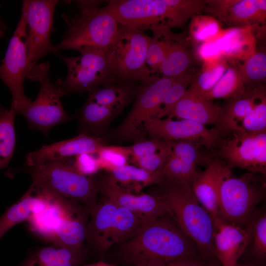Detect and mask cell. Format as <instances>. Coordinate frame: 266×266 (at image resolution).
Listing matches in <instances>:
<instances>
[{"instance_id": "1", "label": "cell", "mask_w": 266, "mask_h": 266, "mask_svg": "<svg viewBox=\"0 0 266 266\" xmlns=\"http://www.w3.org/2000/svg\"><path fill=\"white\" fill-rule=\"evenodd\" d=\"M179 258L203 260L195 243L167 214L146 223L132 237L112 246L103 260L121 266H145Z\"/></svg>"}, {"instance_id": "2", "label": "cell", "mask_w": 266, "mask_h": 266, "mask_svg": "<svg viewBox=\"0 0 266 266\" xmlns=\"http://www.w3.org/2000/svg\"><path fill=\"white\" fill-rule=\"evenodd\" d=\"M148 193L162 201L169 214L196 245L203 260L220 266L214 245V219L199 203L191 188L164 182L152 186Z\"/></svg>"}, {"instance_id": "3", "label": "cell", "mask_w": 266, "mask_h": 266, "mask_svg": "<svg viewBox=\"0 0 266 266\" xmlns=\"http://www.w3.org/2000/svg\"><path fill=\"white\" fill-rule=\"evenodd\" d=\"M101 1L78 0V11L71 14L63 13L61 17L67 29L63 40L56 46L58 50L68 49L79 53L94 49L105 51L113 41L119 24Z\"/></svg>"}, {"instance_id": "4", "label": "cell", "mask_w": 266, "mask_h": 266, "mask_svg": "<svg viewBox=\"0 0 266 266\" xmlns=\"http://www.w3.org/2000/svg\"><path fill=\"white\" fill-rule=\"evenodd\" d=\"M67 159L26 166L19 171L30 174L32 184L78 203L89 214L99 200L100 177L81 174Z\"/></svg>"}, {"instance_id": "5", "label": "cell", "mask_w": 266, "mask_h": 266, "mask_svg": "<svg viewBox=\"0 0 266 266\" xmlns=\"http://www.w3.org/2000/svg\"><path fill=\"white\" fill-rule=\"evenodd\" d=\"M151 37L143 31L119 24L117 34L106 51L112 82H150L153 77L146 65Z\"/></svg>"}, {"instance_id": "6", "label": "cell", "mask_w": 266, "mask_h": 266, "mask_svg": "<svg viewBox=\"0 0 266 266\" xmlns=\"http://www.w3.org/2000/svg\"><path fill=\"white\" fill-rule=\"evenodd\" d=\"M266 193L265 175L248 172L240 177H227L220 188L218 217L227 224L244 227Z\"/></svg>"}, {"instance_id": "7", "label": "cell", "mask_w": 266, "mask_h": 266, "mask_svg": "<svg viewBox=\"0 0 266 266\" xmlns=\"http://www.w3.org/2000/svg\"><path fill=\"white\" fill-rule=\"evenodd\" d=\"M48 62L36 64L26 77L40 84L39 91L33 101L21 113L31 130H36L47 136L53 127L70 119L64 110L61 97L64 93L56 83H51Z\"/></svg>"}, {"instance_id": "8", "label": "cell", "mask_w": 266, "mask_h": 266, "mask_svg": "<svg viewBox=\"0 0 266 266\" xmlns=\"http://www.w3.org/2000/svg\"><path fill=\"white\" fill-rule=\"evenodd\" d=\"M104 6L120 25L142 31L178 27L175 0H112Z\"/></svg>"}, {"instance_id": "9", "label": "cell", "mask_w": 266, "mask_h": 266, "mask_svg": "<svg viewBox=\"0 0 266 266\" xmlns=\"http://www.w3.org/2000/svg\"><path fill=\"white\" fill-rule=\"evenodd\" d=\"M77 57L56 55L65 63L67 73L65 79L60 78L56 83L64 96L82 93L112 82L109 62L105 51L89 49Z\"/></svg>"}, {"instance_id": "10", "label": "cell", "mask_w": 266, "mask_h": 266, "mask_svg": "<svg viewBox=\"0 0 266 266\" xmlns=\"http://www.w3.org/2000/svg\"><path fill=\"white\" fill-rule=\"evenodd\" d=\"M27 37L26 16L22 9L18 24L0 65V79L11 93V108L17 114H20L32 102L24 90V82L28 72Z\"/></svg>"}, {"instance_id": "11", "label": "cell", "mask_w": 266, "mask_h": 266, "mask_svg": "<svg viewBox=\"0 0 266 266\" xmlns=\"http://www.w3.org/2000/svg\"><path fill=\"white\" fill-rule=\"evenodd\" d=\"M175 78L158 77L142 84L131 111L114 132L121 140L144 139L145 123L161 111L165 96Z\"/></svg>"}, {"instance_id": "12", "label": "cell", "mask_w": 266, "mask_h": 266, "mask_svg": "<svg viewBox=\"0 0 266 266\" xmlns=\"http://www.w3.org/2000/svg\"><path fill=\"white\" fill-rule=\"evenodd\" d=\"M59 2L57 0H23L22 9L25 12L27 23V73L40 58L49 53L58 52L51 42L50 36L53 31L55 8Z\"/></svg>"}, {"instance_id": "13", "label": "cell", "mask_w": 266, "mask_h": 266, "mask_svg": "<svg viewBox=\"0 0 266 266\" xmlns=\"http://www.w3.org/2000/svg\"><path fill=\"white\" fill-rule=\"evenodd\" d=\"M166 117L189 120L205 126H212L222 136L236 131H244L238 123L226 115L223 107L188 90L178 101L161 111L154 117Z\"/></svg>"}, {"instance_id": "14", "label": "cell", "mask_w": 266, "mask_h": 266, "mask_svg": "<svg viewBox=\"0 0 266 266\" xmlns=\"http://www.w3.org/2000/svg\"><path fill=\"white\" fill-rule=\"evenodd\" d=\"M219 148L228 167L266 175V131L234 132L231 137L223 140Z\"/></svg>"}, {"instance_id": "15", "label": "cell", "mask_w": 266, "mask_h": 266, "mask_svg": "<svg viewBox=\"0 0 266 266\" xmlns=\"http://www.w3.org/2000/svg\"><path fill=\"white\" fill-rule=\"evenodd\" d=\"M144 130L151 138L168 141H189L210 149L219 148L223 140L221 133L214 128L209 129L193 121L174 120L170 117H152L145 123Z\"/></svg>"}, {"instance_id": "16", "label": "cell", "mask_w": 266, "mask_h": 266, "mask_svg": "<svg viewBox=\"0 0 266 266\" xmlns=\"http://www.w3.org/2000/svg\"><path fill=\"white\" fill-rule=\"evenodd\" d=\"M100 194L133 212L146 223L169 214L158 198L149 193L131 192L120 186L109 173L100 177Z\"/></svg>"}, {"instance_id": "17", "label": "cell", "mask_w": 266, "mask_h": 266, "mask_svg": "<svg viewBox=\"0 0 266 266\" xmlns=\"http://www.w3.org/2000/svg\"><path fill=\"white\" fill-rule=\"evenodd\" d=\"M89 215L79 205L62 207L51 216L45 239L56 245L77 246L86 244Z\"/></svg>"}, {"instance_id": "18", "label": "cell", "mask_w": 266, "mask_h": 266, "mask_svg": "<svg viewBox=\"0 0 266 266\" xmlns=\"http://www.w3.org/2000/svg\"><path fill=\"white\" fill-rule=\"evenodd\" d=\"M103 145L101 137L80 133L73 138L44 145L39 149L29 152L26 155L24 166H34L82 153L96 154Z\"/></svg>"}, {"instance_id": "19", "label": "cell", "mask_w": 266, "mask_h": 266, "mask_svg": "<svg viewBox=\"0 0 266 266\" xmlns=\"http://www.w3.org/2000/svg\"><path fill=\"white\" fill-rule=\"evenodd\" d=\"M118 206L101 197L90 212L86 228L85 243L92 254L103 260L110 248L109 238Z\"/></svg>"}, {"instance_id": "20", "label": "cell", "mask_w": 266, "mask_h": 266, "mask_svg": "<svg viewBox=\"0 0 266 266\" xmlns=\"http://www.w3.org/2000/svg\"><path fill=\"white\" fill-rule=\"evenodd\" d=\"M214 245L220 266H235L250 242L245 227L232 225L219 218L214 220Z\"/></svg>"}, {"instance_id": "21", "label": "cell", "mask_w": 266, "mask_h": 266, "mask_svg": "<svg viewBox=\"0 0 266 266\" xmlns=\"http://www.w3.org/2000/svg\"><path fill=\"white\" fill-rule=\"evenodd\" d=\"M232 175L229 167L217 160L209 163L203 171L198 173L191 186L192 191L201 205L214 219L218 217V199L222 182Z\"/></svg>"}, {"instance_id": "22", "label": "cell", "mask_w": 266, "mask_h": 266, "mask_svg": "<svg viewBox=\"0 0 266 266\" xmlns=\"http://www.w3.org/2000/svg\"><path fill=\"white\" fill-rule=\"evenodd\" d=\"M91 254L86 244L77 246L53 244L35 250L20 266H82Z\"/></svg>"}, {"instance_id": "23", "label": "cell", "mask_w": 266, "mask_h": 266, "mask_svg": "<svg viewBox=\"0 0 266 266\" xmlns=\"http://www.w3.org/2000/svg\"><path fill=\"white\" fill-rule=\"evenodd\" d=\"M49 200L47 191L31 184L22 197L0 217V239L13 227L29 220L34 214L42 210Z\"/></svg>"}, {"instance_id": "24", "label": "cell", "mask_w": 266, "mask_h": 266, "mask_svg": "<svg viewBox=\"0 0 266 266\" xmlns=\"http://www.w3.org/2000/svg\"><path fill=\"white\" fill-rule=\"evenodd\" d=\"M214 42L222 57L244 61L257 52L251 26L230 29Z\"/></svg>"}, {"instance_id": "25", "label": "cell", "mask_w": 266, "mask_h": 266, "mask_svg": "<svg viewBox=\"0 0 266 266\" xmlns=\"http://www.w3.org/2000/svg\"><path fill=\"white\" fill-rule=\"evenodd\" d=\"M266 18V0H231L220 18L231 25L264 24Z\"/></svg>"}, {"instance_id": "26", "label": "cell", "mask_w": 266, "mask_h": 266, "mask_svg": "<svg viewBox=\"0 0 266 266\" xmlns=\"http://www.w3.org/2000/svg\"><path fill=\"white\" fill-rule=\"evenodd\" d=\"M139 88L132 82H110L89 92L87 100L121 112L137 94Z\"/></svg>"}, {"instance_id": "27", "label": "cell", "mask_w": 266, "mask_h": 266, "mask_svg": "<svg viewBox=\"0 0 266 266\" xmlns=\"http://www.w3.org/2000/svg\"><path fill=\"white\" fill-rule=\"evenodd\" d=\"M108 173L120 186L135 193L162 182L161 170L151 172L129 164L116 167Z\"/></svg>"}, {"instance_id": "28", "label": "cell", "mask_w": 266, "mask_h": 266, "mask_svg": "<svg viewBox=\"0 0 266 266\" xmlns=\"http://www.w3.org/2000/svg\"><path fill=\"white\" fill-rule=\"evenodd\" d=\"M192 63V56L182 40L172 33L168 52L160 67L159 73L162 76L176 78L187 71Z\"/></svg>"}, {"instance_id": "29", "label": "cell", "mask_w": 266, "mask_h": 266, "mask_svg": "<svg viewBox=\"0 0 266 266\" xmlns=\"http://www.w3.org/2000/svg\"><path fill=\"white\" fill-rule=\"evenodd\" d=\"M112 107L87 100L78 113L81 133H96L119 113Z\"/></svg>"}, {"instance_id": "30", "label": "cell", "mask_w": 266, "mask_h": 266, "mask_svg": "<svg viewBox=\"0 0 266 266\" xmlns=\"http://www.w3.org/2000/svg\"><path fill=\"white\" fill-rule=\"evenodd\" d=\"M246 88L238 67H227L225 72L214 87L202 97L207 100L230 99L243 96Z\"/></svg>"}, {"instance_id": "31", "label": "cell", "mask_w": 266, "mask_h": 266, "mask_svg": "<svg viewBox=\"0 0 266 266\" xmlns=\"http://www.w3.org/2000/svg\"><path fill=\"white\" fill-rule=\"evenodd\" d=\"M146 224L133 212L125 208L118 206L109 238L110 249L114 245L132 237Z\"/></svg>"}, {"instance_id": "32", "label": "cell", "mask_w": 266, "mask_h": 266, "mask_svg": "<svg viewBox=\"0 0 266 266\" xmlns=\"http://www.w3.org/2000/svg\"><path fill=\"white\" fill-rule=\"evenodd\" d=\"M12 108L5 109L0 105V170L7 167L14 153L16 135L15 118Z\"/></svg>"}, {"instance_id": "33", "label": "cell", "mask_w": 266, "mask_h": 266, "mask_svg": "<svg viewBox=\"0 0 266 266\" xmlns=\"http://www.w3.org/2000/svg\"><path fill=\"white\" fill-rule=\"evenodd\" d=\"M244 227L250 236L247 248H250L251 256L255 261L264 263L266 258V213L264 208L257 209Z\"/></svg>"}, {"instance_id": "34", "label": "cell", "mask_w": 266, "mask_h": 266, "mask_svg": "<svg viewBox=\"0 0 266 266\" xmlns=\"http://www.w3.org/2000/svg\"><path fill=\"white\" fill-rule=\"evenodd\" d=\"M153 35L150 38L146 59V65L151 75L158 77L160 67L168 52L172 33L169 29L152 31Z\"/></svg>"}, {"instance_id": "35", "label": "cell", "mask_w": 266, "mask_h": 266, "mask_svg": "<svg viewBox=\"0 0 266 266\" xmlns=\"http://www.w3.org/2000/svg\"><path fill=\"white\" fill-rule=\"evenodd\" d=\"M227 67L222 57L206 62L200 72L194 77L188 90L202 96L214 87Z\"/></svg>"}, {"instance_id": "36", "label": "cell", "mask_w": 266, "mask_h": 266, "mask_svg": "<svg viewBox=\"0 0 266 266\" xmlns=\"http://www.w3.org/2000/svg\"><path fill=\"white\" fill-rule=\"evenodd\" d=\"M261 87L246 91L239 97L228 99L223 109L226 115L233 121L241 122L253 109L262 98L266 96Z\"/></svg>"}, {"instance_id": "37", "label": "cell", "mask_w": 266, "mask_h": 266, "mask_svg": "<svg viewBox=\"0 0 266 266\" xmlns=\"http://www.w3.org/2000/svg\"><path fill=\"white\" fill-rule=\"evenodd\" d=\"M200 146L189 141H172V154L179 158L182 162L188 184L191 187L198 173L197 165L200 160Z\"/></svg>"}, {"instance_id": "38", "label": "cell", "mask_w": 266, "mask_h": 266, "mask_svg": "<svg viewBox=\"0 0 266 266\" xmlns=\"http://www.w3.org/2000/svg\"><path fill=\"white\" fill-rule=\"evenodd\" d=\"M246 90L253 89V85H261L266 79V54L264 52H257L244 61L238 66Z\"/></svg>"}, {"instance_id": "39", "label": "cell", "mask_w": 266, "mask_h": 266, "mask_svg": "<svg viewBox=\"0 0 266 266\" xmlns=\"http://www.w3.org/2000/svg\"><path fill=\"white\" fill-rule=\"evenodd\" d=\"M97 159L100 169L107 172L124 165H128L130 154L128 146L103 145L97 152Z\"/></svg>"}, {"instance_id": "40", "label": "cell", "mask_w": 266, "mask_h": 266, "mask_svg": "<svg viewBox=\"0 0 266 266\" xmlns=\"http://www.w3.org/2000/svg\"><path fill=\"white\" fill-rule=\"evenodd\" d=\"M220 30L219 23L212 17L197 15L192 18L190 33L197 42H203L216 35Z\"/></svg>"}, {"instance_id": "41", "label": "cell", "mask_w": 266, "mask_h": 266, "mask_svg": "<svg viewBox=\"0 0 266 266\" xmlns=\"http://www.w3.org/2000/svg\"><path fill=\"white\" fill-rule=\"evenodd\" d=\"M240 127L248 132L266 131V98L264 96L241 121Z\"/></svg>"}, {"instance_id": "42", "label": "cell", "mask_w": 266, "mask_h": 266, "mask_svg": "<svg viewBox=\"0 0 266 266\" xmlns=\"http://www.w3.org/2000/svg\"><path fill=\"white\" fill-rule=\"evenodd\" d=\"M172 141L162 150L153 154L130 159L134 166L149 171L161 170L172 154Z\"/></svg>"}, {"instance_id": "43", "label": "cell", "mask_w": 266, "mask_h": 266, "mask_svg": "<svg viewBox=\"0 0 266 266\" xmlns=\"http://www.w3.org/2000/svg\"><path fill=\"white\" fill-rule=\"evenodd\" d=\"M195 75L193 72L188 70L183 75L175 78L165 96L161 111L170 107L184 96Z\"/></svg>"}, {"instance_id": "44", "label": "cell", "mask_w": 266, "mask_h": 266, "mask_svg": "<svg viewBox=\"0 0 266 266\" xmlns=\"http://www.w3.org/2000/svg\"><path fill=\"white\" fill-rule=\"evenodd\" d=\"M169 142L156 138L138 140L133 145L128 146L130 154V159L156 153L166 147Z\"/></svg>"}, {"instance_id": "45", "label": "cell", "mask_w": 266, "mask_h": 266, "mask_svg": "<svg viewBox=\"0 0 266 266\" xmlns=\"http://www.w3.org/2000/svg\"><path fill=\"white\" fill-rule=\"evenodd\" d=\"M94 154L82 153L75 156L73 166L76 170L85 175H95L100 169L97 159Z\"/></svg>"}, {"instance_id": "46", "label": "cell", "mask_w": 266, "mask_h": 266, "mask_svg": "<svg viewBox=\"0 0 266 266\" xmlns=\"http://www.w3.org/2000/svg\"><path fill=\"white\" fill-rule=\"evenodd\" d=\"M207 263L200 259L179 258L166 261H155L145 266H204Z\"/></svg>"}, {"instance_id": "47", "label": "cell", "mask_w": 266, "mask_h": 266, "mask_svg": "<svg viewBox=\"0 0 266 266\" xmlns=\"http://www.w3.org/2000/svg\"><path fill=\"white\" fill-rule=\"evenodd\" d=\"M200 58L210 61L222 57L214 41L204 43L199 49Z\"/></svg>"}, {"instance_id": "48", "label": "cell", "mask_w": 266, "mask_h": 266, "mask_svg": "<svg viewBox=\"0 0 266 266\" xmlns=\"http://www.w3.org/2000/svg\"><path fill=\"white\" fill-rule=\"evenodd\" d=\"M82 266H121L112 264L103 260H99L91 264H85Z\"/></svg>"}, {"instance_id": "49", "label": "cell", "mask_w": 266, "mask_h": 266, "mask_svg": "<svg viewBox=\"0 0 266 266\" xmlns=\"http://www.w3.org/2000/svg\"><path fill=\"white\" fill-rule=\"evenodd\" d=\"M4 34V32L3 29V26L1 24V23L0 22V38L2 37Z\"/></svg>"}, {"instance_id": "50", "label": "cell", "mask_w": 266, "mask_h": 266, "mask_svg": "<svg viewBox=\"0 0 266 266\" xmlns=\"http://www.w3.org/2000/svg\"><path fill=\"white\" fill-rule=\"evenodd\" d=\"M235 266H252L250 265L237 263Z\"/></svg>"}, {"instance_id": "51", "label": "cell", "mask_w": 266, "mask_h": 266, "mask_svg": "<svg viewBox=\"0 0 266 266\" xmlns=\"http://www.w3.org/2000/svg\"><path fill=\"white\" fill-rule=\"evenodd\" d=\"M204 266H217L213 265V264L207 263V264H205Z\"/></svg>"}, {"instance_id": "52", "label": "cell", "mask_w": 266, "mask_h": 266, "mask_svg": "<svg viewBox=\"0 0 266 266\" xmlns=\"http://www.w3.org/2000/svg\"><path fill=\"white\" fill-rule=\"evenodd\" d=\"M176 15H177V14H176ZM177 20H178V19H177ZM179 27H180V26H179Z\"/></svg>"}]
</instances>
